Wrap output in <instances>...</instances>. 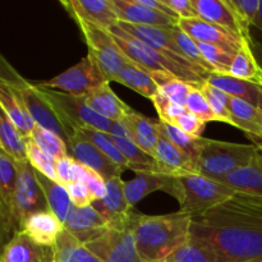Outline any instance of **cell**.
Instances as JSON below:
<instances>
[{
	"label": "cell",
	"instance_id": "cell-25",
	"mask_svg": "<svg viewBox=\"0 0 262 262\" xmlns=\"http://www.w3.org/2000/svg\"><path fill=\"white\" fill-rule=\"evenodd\" d=\"M219 182L237 193L262 197V151L258 148L257 155L250 164L219 179Z\"/></svg>",
	"mask_w": 262,
	"mask_h": 262
},
{
	"label": "cell",
	"instance_id": "cell-3",
	"mask_svg": "<svg viewBox=\"0 0 262 262\" xmlns=\"http://www.w3.org/2000/svg\"><path fill=\"white\" fill-rule=\"evenodd\" d=\"M163 191L178 201L179 211L191 216L207 211L237 193L222 182L201 174L166 176Z\"/></svg>",
	"mask_w": 262,
	"mask_h": 262
},
{
	"label": "cell",
	"instance_id": "cell-12",
	"mask_svg": "<svg viewBox=\"0 0 262 262\" xmlns=\"http://www.w3.org/2000/svg\"><path fill=\"white\" fill-rule=\"evenodd\" d=\"M86 246L102 262H141L132 228L106 232Z\"/></svg>",
	"mask_w": 262,
	"mask_h": 262
},
{
	"label": "cell",
	"instance_id": "cell-15",
	"mask_svg": "<svg viewBox=\"0 0 262 262\" xmlns=\"http://www.w3.org/2000/svg\"><path fill=\"white\" fill-rule=\"evenodd\" d=\"M178 27L182 28L187 35L191 36L197 42L210 43V45L219 46L228 53L235 54L242 46L243 41L234 33L229 32L225 28L215 26L206 22L201 18H192V19H179Z\"/></svg>",
	"mask_w": 262,
	"mask_h": 262
},
{
	"label": "cell",
	"instance_id": "cell-40",
	"mask_svg": "<svg viewBox=\"0 0 262 262\" xmlns=\"http://www.w3.org/2000/svg\"><path fill=\"white\" fill-rule=\"evenodd\" d=\"M200 90H201L202 94L206 96L207 101H209L210 106H211L212 113H214L216 122L228 123V124L234 127L232 112H230L229 107V95H227L225 92H223L222 90L216 89V87L211 86V84L207 83L206 81L201 84Z\"/></svg>",
	"mask_w": 262,
	"mask_h": 262
},
{
	"label": "cell",
	"instance_id": "cell-37",
	"mask_svg": "<svg viewBox=\"0 0 262 262\" xmlns=\"http://www.w3.org/2000/svg\"><path fill=\"white\" fill-rule=\"evenodd\" d=\"M159 128H160L161 132H163L164 135L177 146V147L181 148V150L193 161L194 165H196L200 151H201L202 147V138L204 137H192V136L183 132L181 128L171 124V123L165 122V120L159 119Z\"/></svg>",
	"mask_w": 262,
	"mask_h": 262
},
{
	"label": "cell",
	"instance_id": "cell-50",
	"mask_svg": "<svg viewBox=\"0 0 262 262\" xmlns=\"http://www.w3.org/2000/svg\"><path fill=\"white\" fill-rule=\"evenodd\" d=\"M69 197L73 202L74 207H87L91 206L94 200H92L91 193L89 191V187L84 182L74 181L72 183L67 184Z\"/></svg>",
	"mask_w": 262,
	"mask_h": 262
},
{
	"label": "cell",
	"instance_id": "cell-4",
	"mask_svg": "<svg viewBox=\"0 0 262 262\" xmlns=\"http://www.w3.org/2000/svg\"><path fill=\"white\" fill-rule=\"evenodd\" d=\"M109 32L112 33L113 38L119 46L122 53L132 63L146 69L150 73L171 74V76L177 77V78L182 79L187 83L194 84L197 87H201V84L205 82L201 74L197 73L196 71L186 68L182 64L174 61L173 59L168 58L160 51L148 46L143 41L138 40L137 37H133L132 35L123 31L118 25L109 28Z\"/></svg>",
	"mask_w": 262,
	"mask_h": 262
},
{
	"label": "cell",
	"instance_id": "cell-46",
	"mask_svg": "<svg viewBox=\"0 0 262 262\" xmlns=\"http://www.w3.org/2000/svg\"><path fill=\"white\" fill-rule=\"evenodd\" d=\"M174 262H215L211 253L202 245L189 238L173 253Z\"/></svg>",
	"mask_w": 262,
	"mask_h": 262
},
{
	"label": "cell",
	"instance_id": "cell-5",
	"mask_svg": "<svg viewBox=\"0 0 262 262\" xmlns=\"http://www.w3.org/2000/svg\"><path fill=\"white\" fill-rule=\"evenodd\" d=\"M257 152L258 147L255 145L202 138V147L197 159L196 171L197 174L219 181L250 164Z\"/></svg>",
	"mask_w": 262,
	"mask_h": 262
},
{
	"label": "cell",
	"instance_id": "cell-58",
	"mask_svg": "<svg viewBox=\"0 0 262 262\" xmlns=\"http://www.w3.org/2000/svg\"><path fill=\"white\" fill-rule=\"evenodd\" d=\"M258 148H260V150H261V151H262V147H258Z\"/></svg>",
	"mask_w": 262,
	"mask_h": 262
},
{
	"label": "cell",
	"instance_id": "cell-21",
	"mask_svg": "<svg viewBox=\"0 0 262 262\" xmlns=\"http://www.w3.org/2000/svg\"><path fill=\"white\" fill-rule=\"evenodd\" d=\"M155 159L158 160L161 174L164 176L197 174L193 161L181 148L177 147L161 130L156 146Z\"/></svg>",
	"mask_w": 262,
	"mask_h": 262
},
{
	"label": "cell",
	"instance_id": "cell-45",
	"mask_svg": "<svg viewBox=\"0 0 262 262\" xmlns=\"http://www.w3.org/2000/svg\"><path fill=\"white\" fill-rule=\"evenodd\" d=\"M197 43H199L200 49H201V53L204 54L207 63L212 67V69H214L215 72L227 74L229 73L230 66H232L233 59H234V55H233V54L228 53V51L219 48V46L210 45V43L204 42Z\"/></svg>",
	"mask_w": 262,
	"mask_h": 262
},
{
	"label": "cell",
	"instance_id": "cell-1",
	"mask_svg": "<svg viewBox=\"0 0 262 262\" xmlns=\"http://www.w3.org/2000/svg\"><path fill=\"white\" fill-rule=\"evenodd\" d=\"M189 238L204 246L215 262H262V197L235 193L193 215Z\"/></svg>",
	"mask_w": 262,
	"mask_h": 262
},
{
	"label": "cell",
	"instance_id": "cell-2",
	"mask_svg": "<svg viewBox=\"0 0 262 262\" xmlns=\"http://www.w3.org/2000/svg\"><path fill=\"white\" fill-rule=\"evenodd\" d=\"M191 215L177 211L142 215L135 211L130 222L141 262H156L173 255L189 239Z\"/></svg>",
	"mask_w": 262,
	"mask_h": 262
},
{
	"label": "cell",
	"instance_id": "cell-16",
	"mask_svg": "<svg viewBox=\"0 0 262 262\" xmlns=\"http://www.w3.org/2000/svg\"><path fill=\"white\" fill-rule=\"evenodd\" d=\"M73 19H82L109 30L119 23L112 0H71L60 2Z\"/></svg>",
	"mask_w": 262,
	"mask_h": 262
},
{
	"label": "cell",
	"instance_id": "cell-26",
	"mask_svg": "<svg viewBox=\"0 0 262 262\" xmlns=\"http://www.w3.org/2000/svg\"><path fill=\"white\" fill-rule=\"evenodd\" d=\"M229 107L234 127L242 129L253 145L262 147V112L260 107L232 96L229 100Z\"/></svg>",
	"mask_w": 262,
	"mask_h": 262
},
{
	"label": "cell",
	"instance_id": "cell-31",
	"mask_svg": "<svg viewBox=\"0 0 262 262\" xmlns=\"http://www.w3.org/2000/svg\"><path fill=\"white\" fill-rule=\"evenodd\" d=\"M53 251L54 262H102L66 229L56 239Z\"/></svg>",
	"mask_w": 262,
	"mask_h": 262
},
{
	"label": "cell",
	"instance_id": "cell-35",
	"mask_svg": "<svg viewBox=\"0 0 262 262\" xmlns=\"http://www.w3.org/2000/svg\"><path fill=\"white\" fill-rule=\"evenodd\" d=\"M0 147L15 163L27 160L25 137L3 112L0 113Z\"/></svg>",
	"mask_w": 262,
	"mask_h": 262
},
{
	"label": "cell",
	"instance_id": "cell-53",
	"mask_svg": "<svg viewBox=\"0 0 262 262\" xmlns=\"http://www.w3.org/2000/svg\"><path fill=\"white\" fill-rule=\"evenodd\" d=\"M141 2H142V4H145L146 7L151 8V9H155V10H158V12H161V13H164V14L169 15V17L179 19L178 15H177L176 13H174L173 10H171L170 8L165 4V2H164V0H141Z\"/></svg>",
	"mask_w": 262,
	"mask_h": 262
},
{
	"label": "cell",
	"instance_id": "cell-23",
	"mask_svg": "<svg viewBox=\"0 0 262 262\" xmlns=\"http://www.w3.org/2000/svg\"><path fill=\"white\" fill-rule=\"evenodd\" d=\"M199 18L225 28L243 40L242 27L228 0H192Z\"/></svg>",
	"mask_w": 262,
	"mask_h": 262
},
{
	"label": "cell",
	"instance_id": "cell-56",
	"mask_svg": "<svg viewBox=\"0 0 262 262\" xmlns=\"http://www.w3.org/2000/svg\"><path fill=\"white\" fill-rule=\"evenodd\" d=\"M156 262H174V258H173V255H170V256H168V257H165V258H163V260H160V261H156Z\"/></svg>",
	"mask_w": 262,
	"mask_h": 262
},
{
	"label": "cell",
	"instance_id": "cell-22",
	"mask_svg": "<svg viewBox=\"0 0 262 262\" xmlns=\"http://www.w3.org/2000/svg\"><path fill=\"white\" fill-rule=\"evenodd\" d=\"M0 262H54V251L36 245L20 232L4 246Z\"/></svg>",
	"mask_w": 262,
	"mask_h": 262
},
{
	"label": "cell",
	"instance_id": "cell-43",
	"mask_svg": "<svg viewBox=\"0 0 262 262\" xmlns=\"http://www.w3.org/2000/svg\"><path fill=\"white\" fill-rule=\"evenodd\" d=\"M228 3L234 10L238 20H239L243 32V40L251 42L253 38L250 33V27L253 26L258 14L260 0H228Z\"/></svg>",
	"mask_w": 262,
	"mask_h": 262
},
{
	"label": "cell",
	"instance_id": "cell-47",
	"mask_svg": "<svg viewBox=\"0 0 262 262\" xmlns=\"http://www.w3.org/2000/svg\"><path fill=\"white\" fill-rule=\"evenodd\" d=\"M151 101L154 102V106H155L156 112H158L159 119L160 120L174 123L178 118H181L182 115L188 113L186 106L174 104V102L171 101L163 91H160V90H159L158 94L152 97Z\"/></svg>",
	"mask_w": 262,
	"mask_h": 262
},
{
	"label": "cell",
	"instance_id": "cell-29",
	"mask_svg": "<svg viewBox=\"0 0 262 262\" xmlns=\"http://www.w3.org/2000/svg\"><path fill=\"white\" fill-rule=\"evenodd\" d=\"M206 82L211 84V86L222 90L223 92H225L229 96L242 99L245 101L250 102V104L255 105V106H258L262 87L257 86V84L235 78V77L230 76V74L217 73V72L210 73Z\"/></svg>",
	"mask_w": 262,
	"mask_h": 262
},
{
	"label": "cell",
	"instance_id": "cell-10",
	"mask_svg": "<svg viewBox=\"0 0 262 262\" xmlns=\"http://www.w3.org/2000/svg\"><path fill=\"white\" fill-rule=\"evenodd\" d=\"M18 181L13 202V222L18 233L22 232V225L30 215L48 210V202L41 191L35 176V169L28 160L17 163Z\"/></svg>",
	"mask_w": 262,
	"mask_h": 262
},
{
	"label": "cell",
	"instance_id": "cell-49",
	"mask_svg": "<svg viewBox=\"0 0 262 262\" xmlns=\"http://www.w3.org/2000/svg\"><path fill=\"white\" fill-rule=\"evenodd\" d=\"M171 124L177 125V127L181 128L183 132L192 136V137L201 138L207 123H205L204 120H201L200 118H197L196 115H193L192 113L188 112L184 115H182L181 118H178V119L174 123H171Z\"/></svg>",
	"mask_w": 262,
	"mask_h": 262
},
{
	"label": "cell",
	"instance_id": "cell-24",
	"mask_svg": "<svg viewBox=\"0 0 262 262\" xmlns=\"http://www.w3.org/2000/svg\"><path fill=\"white\" fill-rule=\"evenodd\" d=\"M122 123L127 128L133 142L148 155L155 158L156 146H158L159 135H160L159 120L145 117L132 109L129 114L122 120Z\"/></svg>",
	"mask_w": 262,
	"mask_h": 262
},
{
	"label": "cell",
	"instance_id": "cell-20",
	"mask_svg": "<svg viewBox=\"0 0 262 262\" xmlns=\"http://www.w3.org/2000/svg\"><path fill=\"white\" fill-rule=\"evenodd\" d=\"M64 230V224L51 210H42L30 215L22 225V232L41 247H54Z\"/></svg>",
	"mask_w": 262,
	"mask_h": 262
},
{
	"label": "cell",
	"instance_id": "cell-54",
	"mask_svg": "<svg viewBox=\"0 0 262 262\" xmlns=\"http://www.w3.org/2000/svg\"><path fill=\"white\" fill-rule=\"evenodd\" d=\"M251 48H252V51H253V54H255L256 59H257V61L262 67V43L252 40L251 41Z\"/></svg>",
	"mask_w": 262,
	"mask_h": 262
},
{
	"label": "cell",
	"instance_id": "cell-42",
	"mask_svg": "<svg viewBox=\"0 0 262 262\" xmlns=\"http://www.w3.org/2000/svg\"><path fill=\"white\" fill-rule=\"evenodd\" d=\"M26 140V151H27V160L33 169L38 173L43 174L48 178L58 182V174H56V160L41 150L35 141L31 137L25 138ZM59 183V182H58Z\"/></svg>",
	"mask_w": 262,
	"mask_h": 262
},
{
	"label": "cell",
	"instance_id": "cell-8",
	"mask_svg": "<svg viewBox=\"0 0 262 262\" xmlns=\"http://www.w3.org/2000/svg\"><path fill=\"white\" fill-rule=\"evenodd\" d=\"M74 22L78 25L86 41L87 55L100 67L107 81L117 82L120 72L132 61L122 53L109 30L82 19H74Z\"/></svg>",
	"mask_w": 262,
	"mask_h": 262
},
{
	"label": "cell",
	"instance_id": "cell-36",
	"mask_svg": "<svg viewBox=\"0 0 262 262\" xmlns=\"http://www.w3.org/2000/svg\"><path fill=\"white\" fill-rule=\"evenodd\" d=\"M74 130L79 132L81 135H83L92 145L96 146L105 156L110 159L118 168L122 171H125L128 168V163L125 160V158L123 156V154L120 152V150L118 148L117 143H115L114 138L112 137L110 133L101 132V130L94 129V128H76ZM73 130V132H74Z\"/></svg>",
	"mask_w": 262,
	"mask_h": 262
},
{
	"label": "cell",
	"instance_id": "cell-6",
	"mask_svg": "<svg viewBox=\"0 0 262 262\" xmlns=\"http://www.w3.org/2000/svg\"><path fill=\"white\" fill-rule=\"evenodd\" d=\"M0 83L9 87L18 96L28 114L33 119L35 124L55 133L59 137L68 142L69 136L64 125L56 117L53 107L43 100L38 94L35 83H31L23 78L12 66L7 61L4 56H0Z\"/></svg>",
	"mask_w": 262,
	"mask_h": 262
},
{
	"label": "cell",
	"instance_id": "cell-48",
	"mask_svg": "<svg viewBox=\"0 0 262 262\" xmlns=\"http://www.w3.org/2000/svg\"><path fill=\"white\" fill-rule=\"evenodd\" d=\"M186 107L189 113L196 115L197 118L204 120L205 123L215 122V120H216L215 119L214 113H212L211 110V106H210L209 101H207L206 96L202 94L200 87L192 86L188 100H187Z\"/></svg>",
	"mask_w": 262,
	"mask_h": 262
},
{
	"label": "cell",
	"instance_id": "cell-11",
	"mask_svg": "<svg viewBox=\"0 0 262 262\" xmlns=\"http://www.w3.org/2000/svg\"><path fill=\"white\" fill-rule=\"evenodd\" d=\"M123 31L132 35L133 37H137L138 40L143 41L147 43L148 46L154 48L155 50L160 51L161 54L166 55L168 58L173 59L177 63L182 64L186 68L196 71L197 73L201 74L202 78L206 81L207 77L210 76L209 72L204 71V69L199 68L194 66L193 63L188 60L184 56L183 51L178 46V43L174 40L173 35H171V27H156V26H137V25H129V23L119 22L118 23Z\"/></svg>",
	"mask_w": 262,
	"mask_h": 262
},
{
	"label": "cell",
	"instance_id": "cell-52",
	"mask_svg": "<svg viewBox=\"0 0 262 262\" xmlns=\"http://www.w3.org/2000/svg\"><path fill=\"white\" fill-rule=\"evenodd\" d=\"M165 4L176 13L179 19H192L199 18L192 0H164Z\"/></svg>",
	"mask_w": 262,
	"mask_h": 262
},
{
	"label": "cell",
	"instance_id": "cell-18",
	"mask_svg": "<svg viewBox=\"0 0 262 262\" xmlns=\"http://www.w3.org/2000/svg\"><path fill=\"white\" fill-rule=\"evenodd\" d=\"M68 230L83 245L92 242L109 229V224L101 214L92 206L74 207L64 224Z\"/></svg>",
	"mask_w": 262,
	"mask_h": 262
},
{
	"label": "cell",
	"instance_id": "cell-28",
	"mask_svg": "<svg viewBox=\"0 0 262 262\" xmlns=\"http://www.w3.org/2000/svg\"><path fill=\"white\" fill-rule=\"evenodd\" d=\"M35 176L36 179H37L38 186H40L41 191L45 196L46 202H48L49 210H51L54 215L63 224H66L67 219H68L69 215L74 209V205L72 202L71 197H69L67 187L64 184H60L58 182L53 181V179L48 178V177L36 170Z\"/></svg>",
	"mask_w": 262,
	"mask_h": 262
},
{
	"label": "cell",
	"instance_id": "cell-44",
	"mask_svg": "<svg viewBox=\"0 0 262 262\" xmlns=\"http://www.w3.org/2000/svg\"><path fill=\"white\" fill-rule=\"evenodd\" d=\"M76 174L77 181H82L87 184L94 202L104 199L106 194V179L78 161H76Z\"/></svg>",
	"mask_w": 262,
	"mask_h": 262
},
{
	"label": "cell",
	"instance_id": "cell-32",
	"mask_svg": "<svg viewBox=\"0 0 262 262\" xmlns=\"http://www.w3.org/2000/svg\"><path fill=\"white\" fill-rule=\"evenodd\" d=\"M228 74L262 87V67L253 54L251 42L243 41L241 49L234 55Z\"/></svg>",
	"mask_w": 262,
	"mask_h": 262
},
{
	"label": "cell",
	"instance_id": "cell-19",
	"mask_svg": "<svg viewBox=\"0 0 262 262\" xmlns=\"http://www.w3.org/2000/svg\"><path fill=\"white\" fill-rule=\"evenodd\" d=\"M112 2L119 22L137 26H156V27H174L179 22V19L146 7L141 0H112Z\"/></svg>",
	"mask_w": 262,
	"mask_h": 262
},
{
	"label": "cell",
	"instance_id": "cell-51",
	"mask_svg": "<svg viewBox=\"0 0 262 262\" xmlns=\"http://www.w3.org/2000/svg\"><path fill=\"white\" fill-rule=\"evenodd\" d=\"M56 174H58V182L64 186L77 181L76 160L71 155L56 159Z\"/></svg>",
	"mask_w": 262,
	"mask_h": 262
},
{
	"label": "cell",
	"instance_id": "cell-38",
	"mask_svg": "<svg viewBox=\"0 0 262 262\" xmlns=\"http://www.w3.org/2000/svg\"><path fill=\"white\" fill-rule=\"evenodd\" d=\"M152 78L155 79L156 84L159 86L160 91H163L174 104L186 106L187 100H188L189 92L192 86L194 84L187 83L171 74L166 73H151Z\"/></svg>",
	"mask_w": 262,
	"mask_h": 262
},
{
	"label": "cell",
	"instance_id": "cell-41",
	"mask_svg": "<svg viewBox=\"0 0 262 262\" xmlns=\"http://www.w3.org/2000/svg\"><path fill=\"white\" fill-rule=\"evenodd\" d=\"M30 137L35 141V143L41 150L53 156L55 160L69 155L68 145H67L66 141L59 137L58 135H55V133L40 127V125L35 124Z\"/></svg>",
	"mask_w": 262,
	"mask_h": 262
},
{
	"label": "cell",
	"instance_id": "cell-13",
	"mask_svg": "<svg viewBox=\"0 0 262 262\" xmlns=\"http://www.w3.org/2000/svg\"><path fill=\"white\" fill-rule=\"evenodd\" d=\"M123 186L124 182L120 177L106 179V194L104 199L92 202L91 205L104 216L109 228L114 229L130 228V222L135 214V207L128 202Z\"/></svg>",
	"mask_w": 262,
	"mask_h": 262
},
{
	"label": "cell",
	"instance_id": "cell-27",
	"mask_svg": "<svg viewBox=\"0 0 262 262\" xmlns=\"http://www.w3.org/2000/svg\"><path fill=\"white\" fill-rule=\"evenodd\" d=\"M83 97L92 110L112 122H122L132 110V107L128 106L115 95L110 87V82L102 84Z\"/></svg>",
	"mask_w": 262,
	"mask_h": 262
},
{
	"label": "cell",
	"instance_id": "cell-14",
	"mask_svg": "<svg viewBox=\"0 0 262 262\" xmlns=\"http://www.w3.org/2000/svg\"><path fill=\"white\" fill-rule=\"evenodd\" d=\"M69 155L78 163L99 173L102 178L110 179L120 177L123 173L107 156H105L99 148L92 145L83 135L74 130L67 142Z\"/></svg>",
	"mask_w": 262,
	"mask_h": 262
},
{
	"label": "cell",
	"instance_id": "cell-57",
	"mask_svg": "<svg viewBox=\"0 0 262 262\" xmlns=\"http://www.w3.org/2000/svg\"><path fill=\"white\" fill-rule=\"evenodd\" d=\"M258 107H260L261 112H262V89H261V94H260V101H258Z\"/></svg>",
	"mask_w": 262,
	"mask_h": 262
},
{
	"label": "cell",
	"instance_id": "cell-9",
	"mask_svg": "<svg viewBox=\"0 0 262 262\" xmlns=\"http://www.w3.org/2000/svg\"><path fill=\"white\" fill-rule=\"evenodd\" d=\"M107 82L109 81L100 67L86 55L76 66L61 72L49 81L38 82V84L45 89L66 92L73 96H86Z\"/></svg>",
	"mask_w": 262,
	"mask_h": 262
},
{
	"label": "cell",
	"instance_id": "cell-39",
	"mask_svg": "<svg viewBox=\"0 0 262 262\" xmlns=\"http://www.w3.org/2000/svg\"><path fill=\"white\" fill-rule=\"evenodd\" d=\"M170 31L174 40H176V42L178 43L181 50L183 51L184 56H186L191 63H193L194 66L199 67V68L204 69V71L209 72V73H215L212 67L207 63L204 54L201 53V49H200L199 43H197L196 40H193L191 36L187 35L182 28L178 27V25L171 27Z\"/></svg>",
	"mask_w": 262,
	"mask_h": 262
},
{
	"label": "cell",
	"instance_id": "cell-55",
	"mask_svg": "<svg viewBox=\"0 0 262 262\" xmlns=\"http://www.w3.org/2000/svg\"><path fill=\"white\" fill-rule=\"evenodd\" d=\"M253 26L257 27L260 31H262V0H260V9H258V14L257 17H256Z\"/></svg>",
	"mask_w": 262,
	"mask_h": 262
},
{
	"label": "cell",
	"instance_id": "cell-34",
	"mask_svg": "<svg viewBox=\"0 0 262 262\" xmlns=\"http://www.w3.org/2000/svg\"><path fill=\"white\" fill-rule=\"evenodd\" d=\"M118 83L123 86L129 87L130 90L136 91L137 94L152 100L159 92V86L156 84L155 79L152 78V74L146 69L136 66L135 63H130L120 72L119 77L117 78Z\"/></svg>",
	"mask_w": 262,
	"mask_h": 262
},
{
	"label": "cell",
	"instance_id": "cell-17",
	"mask_svg": "<svg viewBox=\"0 0 262 262\" xmlns=\"http://www.w3.org/2000/svg\"><path fill=\"white\" fill-rule=\"evenodd\" d=\"M110 135L114 138L118 148L128 163V168L137 173H159L161 174L160 165L154 156L148 155L147 152L138 147L132 138L129 137L127 128L122 122L113 123Z\"/></svg>",
	"mask_w": 262,
	"mask_h": 262
},
{
	"label": "cell",
	"instance_id": "cell-30",
	"mask_svg": "<svg viewBox=\"0 0 262 262\" xmlns=\"http://www.w3.org/2000/svg\"><path fill=\"white\" fill-rule=\"evenodd\" d=\"M0 106H2V112L17 127L20 135L25 138L30 137L35 127V122L17 95L4 83H0Z\"/></svg>",
	"mask_w": 262,
	"mask_h": 262
},
{
	"label": "cell",
	"instance_id": "cell-33",
	"mask_svg": "<svg viewBox=\"0 0 262 262\" xmlns=\"http://www.w3.org/2000/svg\"><path fill=\"white\" fill-rule=\"evenodd\" d=\"M166 176L159 173H137L130 181L124 182V193L130 206L135 207L146 196L156 191H163Z\"/></svg>",
	"mask_w": 262,
	"mask_h": 262
},
{
	"label": "cell",
	"instance_id": "cell-7",
	"mask_svg": "<svg viewBox=\"0 0 262 262\" xmlns=\"http://www.w3.org/2000/svg\"><path fill=\"white\" fill-rule=\"evenodd\" d=\"M38 94L53 107L56 117L64 125L68 136L73 133L76 128H94L101 132L109 133L112 130V120L101 117L89 106L83 96H73L66 92L54 91L35 83Z\"/></svg>",
	"mask_w": 262,
	"mask_h": 262
}]
</instances>
